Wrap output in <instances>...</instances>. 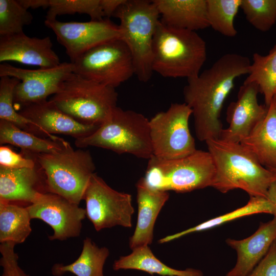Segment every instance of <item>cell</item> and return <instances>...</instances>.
Segmentation results:
<instances>
[{"label": "cell", "mask_w": 276, "mask_h": 276, "mask_svg": "<svg viewBox=\"0 0 276 276\" xmlns=\"http://www.w3.org/2000/svg\"><path fill=\"white\" fill-rule=\"evenodd\" d=\"M136 191L137 222L129 242L132 250L152 243L155 221L169 198L168 192L152 189L147 185L144 177L137 181Z\"/></svg>", "instance_id": "cell-19"}, {"label": "cell", "mask_w": 276, "mask_h": 276, "mask_svg": "<svg viewBox=\"0 0 276 276\" xmlns=\"http://www.w3.org/2000/svg\"><path fill=\"white\" fill-rule=\"evenodd\" d=\"M126 0H100V6L104 16L109 18Z\"/></svg>", "instance_id": "cell-37"}, {"label": "cell", "mask_w": 276, "mask_h": 276, "mask_svg": "<svg viewBox=\"0 0 276 276\" xmlns=\"http://www.w3.org/2000/svg\"><path fill=\"white\" fill-rule=\"evenodd\" d=\"M73 63L74 73L114 88L134 75L132 55L121 39L105 42L90 49Z\"/></svg>", "instance_id": "cell-9"}, {"label": "cell", "mask_w": 276, "mask_h": 276, "mask_svg": "<svg viewBox=\"0 0 276 276\" xmlns=\"http://www.w3.org/2000/svg\"><path fill=\"white\" fill-rule=\"evenodd\" d=\"M132 252L121 256L112 265L114 270L134 269L146 272L150 274L161 276H203L202 272L196 269L177 270L169 267L158 259L149 245L141 246L132 250Z\"/></svg>", "instance_id": "cell-23"}, {"label": "cell", "mask_w": 276, "mask_h": 276, "mask_svg": "<svg viewBox=\"0 0 276 276\" xmlns=\"http://www.w3.org/2000/svg\"><path fill=\"white\" fill-rule=\"evenodd\" d=\"M109 255V250L107 247H99L87 237L83 240L79 257L70 264H54L52 267V273L55 276H61L67 272L76 276H104L103 267Z\"/></svg>", "instance_id": "cell-24"}, {"label": "cell", "mask_w": 276, "mask_h": 276, "mask_svg": "<svg viewBox=\"0 0 276 276\" xmlns=\"http://www.w3.org/2000/svg\"><path fill=\"white\" fill-rule=\"evenodd\" d=\"M271 171H272L273 172H274V173H276V170H271Z\"/></svg>", "instance_id": "cell-41"}, {"label": "cell", "mask_w": 276, "mask_h": 276, "mask_svg": "<svg viewBox=\"0 0 276 276\" xmlns=\"http://www.w3.org/2000/svg\"><path fill=\"white\" fill-rule=\"evenodd\" d=\"M274 211V207L273 203L267 198L262 197L250 196L249 201L243 206L207 220L194 227L165 237L159 240L158 242L161 244L167 243L186 235L209 229L244 216L260 213L273 215Z\"/></svg>", "instance_id": "cell-27"}, {"label": "cell", "mask_w": 276, "mask_h": 276, "mask_svg": "<svg viewBox=\"0 0 276 276\" xmlns=\"http://www.w3.org/2000/svg\"><path fill=\"white\" fill-rule=\"evenodd\" d=\"M118 97L114 88L73 72L50 100L79 122L100 126L117 106Z\"/></svg>", "instance_id": "cell-7"}, {"label": "cell", "mask_w": 276, "mask_h": 276, "mask_svg": "<svg viewBox=\"0 0 276 276\" xmlns=\"http://www.w3.org/2000/svg\"><path fill=\"white\" fill-rule=\"evenodd\" d=\"M16 244L6 242L0 245V264L3 268L1 276H29L19 265L18 256L14 250Z\"/></svg>", "instance_id": "cell-34"}, {"label": "cell", "mask_w": 276, "mask_h": 276, "mask_svg": "<svg viewBox=\"0 0 276 276\" xmlns=\"http://www.w3.org/2000/svg\"><path fill=\"white\" fill-rule=\"evenodd\" d=\"M33 19L17 0H0V36L24 32V27L31 24Z\"/></svg>", "instance_id": "cell-31"}, {"label": "cell", "mask_w": 276, "mask_h": 276, "mask_svg": "<svg viewBox=\"0 0 276 276\" xmlns=\"http://www.w3.org/2000/svg\"><path fill=\"white\" fill-rule=\"evenodd\" d=\"M17 62L40 68L55 67L61 63L51 38L30 37L22 32L0 36V62Z\"/></svg>", "instance_id": "cell-16"}, {"label": "cell", "mask_w": 276, "mask_h": 276, "mask_svg": "<svg viewBox=\"0 0 276 276\" xmlns=\"http://www.w3.org/2000/svg\"><path fill=\"white\" fill-rule=\"evenodd\" d=\"M83 199L86 203V216L97 231L117 225L131 227L134 212L131 195L111 188L95 173Z\"/></svg>", "instance_id": "cell-11"}, {"label": "cell", "mask_w": 276, "mask_h": 276, "mask_svg": "<svg viewBox=\"0 0 276 276\" xmlns=\"http://www.w3.org/2000/svg\"><path fill=\"white\" fill-rule=\"evenodd\" d=\"M164 24L195 31L210 27L206 0H153Z\"/></svg>", "instance_id": "cell-20"}, {"label": "cell", "mask_w": 276, "mask_h": 276, "mask_svg": "<svg viewBox=\"0 0 276 276\" xmlns=\"http://www.w3.org/2000/svg\"><path fill=\"white\" fill-rule=\"evenodd\" d=\"M192 114L185 103H172L149 120L153 156L165 159L182 158L196 151L189 127Z\"/></svg>", "instance_id": "cell-10"}, {"label": "cell", "mask_w": 276, "mask_h": 276, "mask_svg": "<svg viewBox=\"0 0 276 276\" xmlns=\"http://www.w3.org/2000/svg\"><path fill=\"white\" fill-rule=\"evenodd\" d=\"M205 143L215 167L212 187L222 193L240 189L250 196L266 198L269 187L276 180L275 173L262 165L241 143L219 139Z\"/></svg>", "instance_id": "cell-2"}, {"label": "cell", "mask_w": 276, "mask_h": 276, "mask_svg": "<svg viewBox=\"0 0 276 276\" xmlns=\"http://www.w3.org/2000/svg\"><path fill=\"white\" fill-rule=\"evenodd\" d=\"M251 64L246 56L225 54L197 76L187 79L183 95L192 109L197 139L206 142L219 139L223 130L220 114L236 79L248 74Z\"/></svg>", "instance_id": "cell-1"}, {"label": "cell", "mask_w": 276, "mask_h": 276, "mask_svg": "<svg viewBox=\"0 0 276 276\" xmlns=\"http://www.w3.org/2000/svg\"><path fill=\"white\" fill-rule=\"evenodd\" d=\"M210 27L222 35L233 37L237 34L234 18L241 0H206Z\"/></svg>", "instance_id": "cell-30"}, {"label": "cell", "mask_w": 276, "mask_h": 276, "mask_svg": "<svg viewBox=\"0 0 276 276\" xmlns=\"http://www.w3.org/2000/svg\"><path fill=\"white\" fill-rule=\"evenodd\" d=\"M247 20L262 32L270 29L276 21V0H241Z\"/></svg>", "instance_id": "cell-33"}, {"label": "cell", "mask_w": 276, "mask_h": 276, "mask_svg": "<svg viewBox=\"0 0 276 276\" xmlns=\"http://www.w3.org/2000/svg\"><path fill=\"white\" fill-rule=\"evenodd\" d=\"M40 127L50 138L53 134H63L76 139L93 133L99 126L79 122L66 114L51 101L45 100L22 107L19 112Z\"/></svg>", "instance_id": "cell-17"}, {"label": "cell", "mask_w": 276, "mask_h": 276, "mask_svg": "<svg viewBox=\"0 0 276 276\" xmlns=\"http://www.w3.org/2000/svg\"><path fill=\"white\" fill-rule=\"evenodd\" d=\"M36 167L10 168L0 166V200L34 202L42 193Z\"/></svg>", "instance_id": "cell-21"}, {"label": "cell", "mask_w": 276, "mask_h": 276, "mask_svg": "<svg viewBox=\"0 0 276 276\" xmlns=\"http://www.w3.org/2000/svg\"><path fill=\"white\" fill-rule=\"evenodd\" d=\"M27 209L32 219L41 220L53 228L54 233L49 237L51 241L79 236L82 221L86 216L85 209L49 192L41 194Z\"/></svg>", "instance_id": "cell-14"}, {"label": "cell", "mask_w": 276, "mask_h": 276, "mask_svg": "<svg viewBox=\"0 0 276 276\" xmlns=\"http://www.w3.org/2000/svg\"><path fill=\"white\" fill-rule=\"evenodd\" d=\"M206 59V43L198 33L159 20L153 41V72L166 78L189 79L200 74Z\"/></svg>", "instance_id": "cell-3"}, {"label": "cell", "mask_w": 276, "mask_h": 276, "mask_svg": "<svg viewBox=\"0 0 276 276\" xmlns=\"http://www.w3.org/2000/svg\"><path fill=\"white\" fill-rule=\"evenodd\" d=\"M248 75L244 82L258 85L268 107L276 91V44L265 56L257 53L253 54Z\"/></svg>", "instance_id": "cell-28"}, {"label": "cell", "mask_w": 276, "mask_h": 276, "mask_svg": "<svg viewBox=\"0 0 276 276\" xmlns=\"http://www.w3.org/2000/svg\"><path fill=\"white\" fill-rule=\"evenodd\" d=\"M75 144L80 148L97 147L140 158L153 156L149 120L142 113L118 106L96 131L76 139Z\"/></svg>", "instance_id": "cell-4"}, {"label": "cell", "mask_w": 276, "mask_h": 276, "mask_svg": "<svg viewBox=\"0 0 276 276\" xmlns=\"http://www.w3.org/2000/svg\"><path fill=\"white\" fill-rule=\"evenodd\" d=\"M246 276H276V240L266 255Z\"/></svg>", "instance_id": "cell-36"}, {"label": "cell", "mask_w": 276, "mask_h": 276, "mask_svg": "<svg viewBox=\"0 0 276 276\" xmlns=\"http://www.w3.org/2000/svg\"><path fill=\"white\" fill-rule=\"evenodd\" d=\"M50 3L47 20H55L58 16L76 13L87 14L91 20H101L104 17L100 0H50Z\"/></svg>", "instance_id": "cell-32"}, {"label": "cell", "mask_w": 276, "mask_h": 276, "mask_svg": "<svg viewBox=\"0 0 276 276\" xmlns=\"http://www.w3.org/2000/svg\"><path fill=\"white\" fill-rule=\"evenodd\" d=\"M266 198L270 200L274 205V211L273 216H276V180L273 182L269 187Z\"/></svg>", "instance_id": "cell-39"}, {"label": "cell", "mask_w": 276, "mask_h": 276, "mask_svg": "<svg viewBox=\"0 0 276 276\" xmlns=\"http://www.w3.org/2000/svg\"><path fill=\"white\" fill-rule=\"evenodd\" d=\"M0 166L10 168H33L36 167L32 158L23 157L7 146L0 147Z\"/></svg>", "instance_id": "cell-35"}, {"label": "cell", "mask_w": 276, "mask_h": 276, "mask_svg": "<svg viewBox=\"0 0 276 276\" xmlns=\"http://www.w3.org/2000/svg\"><path fill=\"white\" fill-rule=\"evenodd\" d=\"M264 167L276 170V100L273 99L264 118L241 143Z\"/></svg>", "instance_id": "cell-22"}, {"label": "cell", "mask_w": 276, "mask_h": 276, "mask_svg": "<svg viewBox=\"0 0 276 276\" xmlns=\"http://www.w3.org/2000/svg\"><path fill=\"white\" fill-rule=\"evenodd\" d=\"M75 70L72 62H62L50 68L29 70L17 67L8 63L0 64V77L18 79L14 93V103L22 107L47 100L60 90L62 84Z\"/></svg>", "instance_id": "cell-12"}, {"label": "cell", "mask_w": 276, "mask_h": 276, "mask_svg": "<svg viewBox=\"0 0 276 276\" xmlns=\"http://www.w3.org/2000/svg\"><path fill=\"white\" fill-rule=\"evenodd\" d=\"M273 99H274L276 100V91H275V95L274 96Z\"/></svg>", "instance_id": "cell-40"}, {"label": "cell", "mask_w": 276, "mask_h": 276, "mask_svg": "<svg viewBox=\"0 0 276 276\" xmlns=\"http://www.w3.org/2000/svg\"><path fill=\"white\" fill-rule=\"evenodd\" d=\"M276 240V216L261 223L251 236L242 240L228 238L226 242L237 252L234 267L226 276H246L259 263Z\"/></svg>", "instance_id": "cell-18"}, {"label": "cell", "mask_w": 276, "mask_h": 276, "mask_svg": "<svg viewBox=\"0 0 276 276\" xmlns=\"http://www.w3.org/2000/svg\"><path fill=\"white\" fill-rule=\"evenodd\" d=\"M259 86L254 82H243L237 100L232 102L226 111L229 126L223 129L219 139L225 142L240 143L248 137L264 118L268 107L258 103Z\"/></svg>", "instance_id": "cell-15"}, {"label": "cell", "mask_w": 276, "mask_h": 276, "mask_svg": "<svg viewBox=\"0 0 276 276\" xmlns=\"http://www.w3.org/2000/svg\"><path fill=\"white\" fill-rule=\"evenodd\" d=\"M31 219L27 207L0 200V242H24L32 232Z\"/></svg>", "instance_id": "cell-26"}, {"label": "cell", "mask_w": 276, "mask_h": 276, "mask_svg": "<svg viewBox=\"0 0 276 276\" xmlns=\"http://www.w3.org/2000/svg\"><path fill=\"white\" fill-rule=\"evenodd\" d=\"M44 24L63 45L71 62L87 51L105 42L120 39L119 25L109 19L86 22H63L45 19Z\"/></svg>", "instance_id": "cell-13"}, {"label": "cell", "mask_w": 276, "mask_h": 276, "mask_svg": "<svg viewBox=\"0 0 276 276\" xmlns=\"http://www.w3.org/2000/svg\"><path fill=\"white\" fill-rule=\"evenodd\" d=\"M67 142L56 136L44 139L20 129L11 122L0 120L1 145L9 144L26 152L37 154L59 151Z\"/></svg>", "instance_id": "cell-25"}, {"label": "cell", "mask_w": 276, "mask_h": 276, "mask_svg": "<svg viewBox=\"0 0 276 276\" xmlns=\"http://www.w3.org/2000/svg\"><path fill=\"white\" fill-rule=\"evenodd\" d=\"M20 82L14 77H1L0 119L11 122L20 129L35 135L39 134L49 136L40 127L16 111L14 93L15 88Z\"/></svg>", "instance_id": "cell-29"}, {"label": "cell", "mask_w": 276, "mask_h": 276, "mask_svg": "<svg viewBox=\"0 0 276 276\" xmlns=\"http://www.w3.org/2000/svg\"><path fill=\"white\" fill-rule=\"evenodd\" d=\"M113 16L120 20L121 37L132 55L134 75L144 82L153 73V38L160 14L153 1L126 0Z\"/></svg>", "instance_id": "cell-5"}, {"label": "cell", "mask_w": 276, "mask_h": 276, "mask_svg": "<svg viewBox=\"0 0 276 276\" xmlns=\"http://www.w3.org/2000/svg\"><path fill=\"white\" fill-rule=\"evenodd\" d=\"M19 4L28 10L29 8L37 9L41 8L43 9L50 7V0H17Z\"/></svg>", "instance_id": "cell-38"}, {"label": "cell", "mask_w": 276, "mask_h": 276, "mask_svg": "<svg viewBox=\"0 0 276 276\" xmlns=\"http://www.w3.org/2000/svg\"><path fill=\"white\" fill-rule=\"evenodd\" d=\"M36 160L45 174L48 192L79 205L96 169L90 152L75 150L67 142L56 152L36 154Z\"/></svg>", "instance_id": "cell-6"}, {"label": "cell", "mask_w": 276, "mask_h": 276, "mask_svg": "<svg viewBox=\"0 0 276 276\" xmlns=\"http://www.w3.org/2000/svg\"><path fill=\"white\" fill-rule=\"evenodd\" d=\"M215 173L208 151L196 150L184 157L165 159L152 156L144 179L152 189L185 193L211 187Z\"/></svg>", "instance_id": "cell-8"}]
</instances>
